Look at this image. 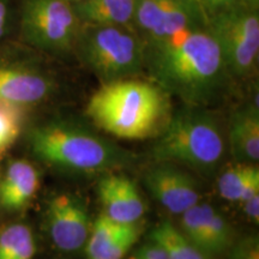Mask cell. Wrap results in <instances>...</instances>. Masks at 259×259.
Segmentation results:
<instances>
[{
  "label": "cell",
  "instance_id": "cell-1",
  "mask_svg": "<svg viewBox=\"0 0 259 259\" xmlns=\"http://www.w3.org/2000/svg\"><path fill=\"white\" fill-rule=\"evenodd\" d=\"M145 70L167 95L197 107L215 102L231 77L208 27L145 45Z\"/></svg>",
  "mask_w": 259,
  "mask_h": 259
},
{
  "label": "cell",
  "instance_id": "cell-2",
  "mask_svg": "<svg viewBox=\"0 0 259 259\" xmlns=\"http://www.w3.org/2000/svg\"><path fill=\"white\" fill-rule=\"evenodd\" d=\"M85 112L103 132L126 141L158 135L170 116L167 94L154 82L136 77L103 83L89 99Z\"/></svg>",
  "mask_w": 259,
  "mask_h": 259
},
{
  "label": "cell",
  "instance_id": "cell-3",
  "mask_svg": "<svg viewBox=\"0 0 259 259\" xmlns=\"http://www.w3.org/2000/svg\"><path fill=\"white\" fill-rule=\"evenodd\" d=\"M29 144L40 161L78 176H103L119 170L131 160V154L114 142L70 119H56L34 127Z\"/></svg>",
  "mask_w": 259,
  "mask_h": 259
},
{
  "label": "cell",
  "instance_id": "cell-4",
  "mask_svg": "<svg viewBox=\"0 0 259 259\" xmlns=\"http://www.w3.org/2000/svg\"><path fill=\"white\" fill-rule=\"evenodd\" d=\"M226 149L225 132L218 116L206 107L185 105L169 116L151 155L155 162H167L210 176L222 164Z\"/></svg>",
  "mask_w": 259,
  "mask_h": 259
},
{
  "label": "cell",
  "instance_id": "cell-5",
  "mask_svg": "<svg viewBox=\"0 0 259 259\" xmlns=\"http://www.w3.org/2000/svg\"><path fill=\"white\" fill-rule=\"evenodd\" d=\"M73 53L102 84L145 70V44L131 27L82 25Z\"/></svg>",
  "mask_w": 259,
  "mask_h": 259
},
{
  "label": "cell",
  "instance_id": "cell-6",
  "mask_svg": "<svg viewBox=\"0 0 259 259\" xmlns=\"http://www.w3.org/2000/svg\"><path fill=\"white\" fill-rule=\"evenodd\" d=\"M80 27L69 0H21L18 4L19 41L41 54L63 57L73 52Z\"/></svg>",
  "mask_w": 259,
  "mask_h": 259
},
{
  "label": "cell",
  "instance_id": "cell-7",
  "mask_svg": "<svg viewBox=\"0 0 259 259\" xmlns=\"http://www.w3.org/2000/svg\"><path fill=\"white\" fill-rule=\"evenodd\" d=\"M22 47L0 45V105L25 111L50 100L58 83L41 53Z\"/></svg>",
  "mask_w": 259,
  "mask_h": 259
},
{
  "label": "cell",
  "instance_id": "cell-8",
  "mask_svg": "<svg viewBox=\"0 0 259 259\" xmlns=\"http://www.w3.org/2000/svg\"><path fill=\"white\" fill-rule=\"evenodd\" d=\"M208 30L218 45L229 76L247 78L259 56L258 9L245 4L208 17Z\"/></svg>",
  "mask_w": 259,
  "mask_h": 259
},
{
  "label": "cell",
  "instance_id": "cell-9",
  "mask_svg": "<svg viewBox=\"0 0 259 259\" xmlns=\"http://www.w3.org/2000/svg\"><path fill=\"white\" fill-rule=\"evenodd\" d=\"M199 27L208 16L198 0H136L134 28L145 45Z\"/></svg>",
  "mask_w": 259,
  "mask_h": 259
},
{
  "label": "cell",
  "instance_id": "cell-10",
  "mask_svg": "<svg viewBox=\"0 0 259 259\" xmlns=\"http://www.w3.org/2000/svg\"><path fill=\"white\" fill-rule=\"evenodd\" d=\"M46 223L52 242L64 252L84 248L93 225L87 203L72 192H60L48 200Z\"/></svg>",
  "mask_w": 259,
  "mask_h": 259
},
{
  "label": "cell",
  "instance_id": "cell-11",
  "mask_svg": "<svg viewBox=\"0 0 259 259\" xmlns=\"http://www.w3.org/2000/svg\"><path fill=\"white\" fill-rule=\"evenodd\" d=\"M144 185L151 197L173 215H181L200 202L198 180L183 167L156 162L144 176Z\"/></svg>",
  "mask_w": 259,
  "mask_h": 259
},
{
  "label": "cell",
  "instance_id": "cell-12",
  "mask_svg": "<svg viewBox=\"0 0 259 259\" xmlns=\"http://www.w3.org/2000/svg\"><path fill=\"white\" fill-rule=\"evenodd\" d=\"M180 216V232L204 253L215 258L234 244L231 222L210 203L198 202Z\"/></svg>",
  "mask_w": 259,
  "mask_h": 259
},
{
  "label": "cell",
  "instance_id": "cell-13",
  "mask_svg": "<svg viewBox=\"0 0 259 259\" xmlns=\"http://www.w3.org/2000/svg\"><path fill=\"white\" fill-rule=\"evenodd\" d=\"M103 212L113 221L137 223L145 213V203L132 179L116 171L103 174L97 183Z\"/></svg>",
  "mask_w": 259,
  "mask_h": 259
},
{
  "label": "cell",
  "instance_id": "cell-14",
  "mask_svg": "<svg viewBox=\"0 0 259 259\" xmlns=\"http://www.w3.org/2000/svg\"><path fill=\"white\" fill-rule=\"evenodd\" d=\"M141 233L139 222L120 223L101 213L93 222L84 245L87 259H125Z\"/></svg>",
  "mask_w": 259,
  "mask_h": 259
},
{
  "label": "cell",
  "instance_id": "cell-15",
  "mask_svg": "<svg viewBox=\"0 0 259 259\" xmlns=\"http://www.w3.org/2000/svg\"><path fill=\"white\" fill-rule=\"evenodd\" d=\"M40 189V173L30 161L15 160L0 179V208L16 211L27 206Z\"/></svg>",
  "mask_w": 259,
  "mask_h": 259
},
{
  "label": "cell",
  "instance_id": "cell-16",
  "mask_svg": "<svg viewBox=\"0 0 259 259\" xmlns=\"http://www.w3.org/2000/svg\"><path fill=\"white\" fill-rule=\"evenodd\" d=\"M228 145L232 156L239 163H254L259 158L258 102L238 109L228 125Z\"/></svg>",
  "mask_w": 259,
  "mask_h": 259
},
{
  "label": "cell",
  "instance_id": "cell-17",
  "mask_svg": "<svg viewBox=\"0 0 259 259\" xmlns=\"http://www.w3.org/2000/svg\"><path fill=\"white\" fill-rule=\"evenodd\" d=\"M135 5L136 0H77L72 3L80 24L95 27L134 28Z\"/></svg>",
  "mask_w": 259,
  "mask_h": 259
},
{
  "label": "cell",
  "instance_id": "cell-18",
  "mask_svg": "<svg viewBox=\"0 0 259 259\" xmlns=\"http://www.w3.org/2000/svg\"><path fill=\"white\" fill-rule=\"evenodd\" d=\"M222 198L231 202H244L259 194V168L254 163H239L226 168L218 181Z\"/></svg>",
  "mask_w": 259,
  "mask_h": 259
},
{
  "label": "cell",
  "instance_id": "cell-19",
  "mask_svg": "<svg viewBox=\"0 0 259 259\" xmlns=\"http://www.w3.org/2000/svg\"><path fill=\"white\" fill-rule=\"evenodd\" d=\"M149 239L161 245L170 259H215L193 245L168 220L158 223L151 231Z\"/></svg>",
  "mask_w": 259,
  "mask_h": 259
},
{
  "label": "cell",
  "instance_id": "cell-20",
  "mask_svg": "<svg viewBox=\"0 0 259 259\" xmlns=\"http://www.w3.org/2000/svg\"><path fill=\"white\" fill-rule=\"evenodd\" d=\"M36 253V241L31 228L15 223L0 231V259H32Z\"/></svg>",
  "mask_w": 259,
  "mask_h": 259
},
{
  "label": "cell",
  "instance_id": "cell-21",
  "mask_svg": "<svg viewBox=\"0 0 259 259\" xmlns=\"http://www.w3.org/2000/svg\"><path fill=\"white\" fill-rule=\"evenodd\" d=\"M24 121L23 109L0 105V154L16 143L22 134Z\"/></svg>",
  "mask_w": 259,
  "mask_h": 259
},
{
  "label": "cell",
  "instance_id": "cell-22",
  "mask_svg": "<svg viewBox=\"0 0 259 259\" xmlns=\"http://www.w3.org/2000/svg\"><path fill=\"white\" fill-rule=\"evenodd\" d=\"M17 11L14 0H0V45L17 27Z\"/></svg>",
  "mask_w": 259,
  "mask_h": 259
},
{
  "label": "cell",
  "instance_id": "cell-23",
  "mask_svg": "<svg viewBox=\"0 0 259 259\" xmlns=\"http://www.w3.org/2000/svg\"><path fill=\"white\" fill-rule=\"evenodd\" d=\"M231 259H259V241L254 235L246 236L229 248Z\"/></svg>",
  "mask_w": 259,
  "mask_h": 259
},
{
  "label": "cell",
  "instance_id": "cell-24",
  "mask_svg": "<svg viewBox=\"0 0 259 259\" xmlns=\"http://www.w3.org/2000/svg\"><path fill=\"white\" fill-rule=\"evenodd\" d=\"M125 259H170V257L161 245L149 239V241L126 255Z\"/></svg>",
  "mask_w": 259,
  "mask_h": 259
},
{
  "label": "cell",
  "instance_id": "cell-25",
  "mask_svg": "<svg viewBox=\"0 0 259 259\" xmlns=\"http://www.w3.org/2000/svg\"><path fill=\"white\" fill-rule=\"evenodd\" d=\"M208 17L242 4L240 0H198Z\"/></svg>",
  "mask_w": 259,
  "mask_h": 259
},
{
  "label": "cell",
  "instance_id": "cell-26",
  "mask_svg": "<svg viewBox=\"0 0 259 259\" xmlns=\"http://www.w3.org/2000/svg\"><path fill=\"white\" fill-rule=\"evenodd\" d=\"M242 209H244L245 215L248 220L258 225L259 222V194L251 197V198L241 202Z\"/></svg>",
  "mask_w": 259,
  "mask_h": 259
},
{
  "label": "cell",
  "instance_id": "cell-27",
  "mask_svg": "<svg viewBox=\"0 0 259 259\" xmlns=\"http://www.w3.org/2000/svg\"><path fill=\"white\" fill-rule=\"evenodd\" d=\"M242 4L247 5V6H251V8H254V9H258V5H259V0H240Z\"/></svg>",
  "mask_w": 259,
  "mask_h": 259
},
{
  "label": "cell",
  "instance_id": "cell-28",
  "mask_svg": "<svg viewBox=\"0 0 259 259\" xmlns=\"http://www.w3.org/2000/svg\"><path fill=\"white\" fill-rule=\"evenodd\" d=\"M69 2H71V3H73V2H77V0H69Z\"/></svg>",
  "mask_w": 259,
  "mask_h": 259
},
{
  "label": "cell",
  "instance_id": "cell-29",
  "mask_svg": "<svg viewBox=\"0 0 259 259\" xmlns=\"http://www.w3.org/2000/svg\"><path fill=\"white\" fill-rule=\"evenodd\" d=\"M0 179H2V174H0Z\"/></svg>",
  "mask_w": 259,
  "mask_h": 259
}]
</instances>
